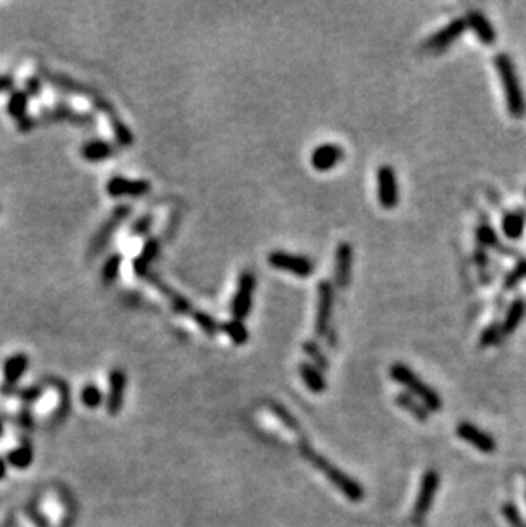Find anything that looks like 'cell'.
I'll list each match as a JSON object with an SVG mask.
<instances>
[{
    "label": "cell",
    "instance_id": "obj_1",
    "mask_svg": "<svg viewBox=\"0 0 526 527\" xmlns=\"http://www.w3.org/2000/svg\"><path fill=\"white\" fill-rule=\"evenodd\" d=\"M299 452L311 466H315L319 473L325 474V478L328 480L338 492L344 497H347L351 502H362L364 500V488L362 485L358 481L352 480L351 476H347L345 473H342L337 466H333L330 461H326L323 456H319L318 452H315L310 447V444L306 442V438H301L299 440Z\"/></svg>",
    "mask_w": 526,
    "mask_h": 527
},
{
    "label": "cell",
    "instance_id": "obj_2",
    "mask_svg": "<svg viewBox=\"0 0 526 527\" xmlns=\"http://www.w3.org/2000/svg\"><path fill=\"white\" fill-rule=\"evenodd\" d=\"M499 77H501L504 98H506L507 113L513 118H523L526 115V99L525 92L521 89L520 79H518L516 69L513 60L506 53H499L494 60Z\"/></svg>",
    "mask_w": 526,
    "mask_h": 527
},
{
    "label": "cell",
    "instance_id": "obj_3",
    "mask_svg": "<svg viewBox=\"0 0 526 527\" xmlns=\"http://www.w3.org/2000/svg\"><path fill=\"white\" fill-rule=\"evenodd\" d=\"M389 375H392L393 381L405 386L417 400H421L429 411H441V408H443V400H441L439 394L430 388V386L426 384V382L422 381L410 367H407L405 364H393L392 368H389Z\"/></svg>",
    "mask_w": 526,
    "mask_h": 527
},
{
    "label": "cell",
    "instance_id": "obj_4",
    "mask_svg": "<svg viewBox=\"0 0 526 527\" xmlns=\"http://www.w3.org/2000/svg\"><path fill=\"white\" fill-rule=\"evenodd\" d=\"M130 213H132V206L128 205H119L112 213H109L108 219L99 226V229L96 231L93 239H91L89 246H87V253H86L87 260L89 261L94 260L96 256H99V254L105 251L106 246L109 244L112 238L116 234V231H119V227L128 219V217H130Z\"/></svg>",
    "mask_w": 526,
    "mask_h": 527
},
{
    "label": "cell",
    "instance_id": "obj_5",
    "mask_svg": "<svg viewBox=\"0 0 526 527\" xmlns=\"http://www.w3.org/2000/svg\"><path fill=\"white\" fill-rule=\"evenodd\" d=\"M256 276L252 270H245L239 274L236 292H234L233 301H231V314L233 319L243 321L249 316L253 307V296H255Z\"/></svg>",
    "mask_w": 526,
    "mask_h": 527
},
{
    "label": "cell",
    "instance_id": "obj_6",
    "mask_svg": "<svg viewBox=\"0 0 526 527\" xmlns=\"http://www.w3.org/2000/svg\"><path fill=\"white\" fill-rule=\"evenodd\" d=\"M316 318H315V334L318 338H326V334L332 330V314H333V285L330 280H322L316 289Z\"/></svg>",
    "mask_w": 526,
    "mask_h": 527
},
{
    "label": "cell",
    "instance_id": "obj_7",
    "mask_svg": "<svg viewBox=\"0 0 526 527\" xmlns=\"http://www.w3.org/2000/svg\"><path fill=\"white\" fill-rule=\"evenodd\" d=\"M439 474L434 470L426 471L424 476H422L417 500H415L414 510H412V522L417 527L424 526L426 517H428L430 507H432L434 497H436L437 488H439Z\"/></svg>",
    "mask_w": 526,
    "mask_h": 527
},
{
    "label": "cell",
    "instance_id": "obj_8",
    "mask_svg": "<svg viewBox=\"0 0 526 527\" xmlns=\"http://www.w3.org/2000/svg\"><path fill=\"white\" fill-rule=\"evenodd\" d=\"M38 118L40 125H50V123H58V121H67V123L77 125V127L82 128H91L94 127L96 120L91 113H79L76 109L71 108L67 102H58V105L51 106V108H45L40 111Z\"/></svg>",
    "mask_w": 526,
    "mask_h": 527
},
{
    "label": "cell",
    "instance_id": "obj_9",
    "mask_svg": "<svg viewBox=\"0 0 526 527\" xmlns=\"http://www.w3.org/2000/svg\"><path fill=\"white\" fill-rule=\"evenodd\" d=\"M268 265L275 270L287 271V274H292L299 278H308L315 271V263L310 258L287 251H272L268 254Z\"/></svg>",
    "mask_w": 526,
    "mask_h": 527
},
{
    "label": "cell",
    "instance_id": "obj_10",
    "mask_svg": "<svg viewBox=\"0 0 526 527\" xmlns=\"http://www.w3.org/2000/svg\"><path fill=\"white\" fill-rule=\"evenodd\" d=\"M378 178V202L385 210H393L398 205L400 193H398V181H396V172L392 166L383 164L376 172Z\"/></svg>",
    "mask_w": 526,
    "mask_h": 527
},
{
    "label": "cell",
    "instance_id": "obj_11",
    "mask_svg": "<svg viewBox=\"0 0 526 527\" xmlns=\"http://www.w3.org/2000/svg\"><path fill=\"white\" fill-rule=\"evenodd\" d=\"M29 367V359L26 353H14L9 359L3 362V386L2 393L3 396H10V394H16L17 382L21 381V377L26 374Z\"/></svg>",
    "mask_w": 526,
    "mask_h": 527
},
{
    "label": "cell",
    "instance_id": "obj_12",
    "mask_svg": "<svg viewBox=\"0 0 526 527\" xmlns=\"http://www.w3.org/2000/svg\"><path fill=\"white\" fill-rule=\"evenodd\" d=\"M352 260H354V251H352V244L347 241H342L337 246L335 251V271L333 280L335 285L340 290H345L351 283L352 276Z\"/></svg>",
    "mask_w": 526,
    "mask_h": 527
},
{
    "label": "cell",
    "instance_id": "obj_13",
    "mask_svg": "<svg viewBox=\"0 0 526 527\" xmlns=\"http://www.w3.org/2000/svg\"><path fill=\"white\" fill-rule=\"evenodd\" d=\"M40 73H42L43 80H46L48 84H51V86L57 87V89L69 92V94H79L82 96V98L89 99V101L91 98L96 94L93 87L86 86V84L79 82V80L72 79V77L64 75V73H55L51 72V70H48L46 67H40Z\"/></svg>",
    "mask_w": 526,
    "mask_h": 527
},
{
    "label": "cell",
    "instance_id": "obj_14",
    "mask_svg": "<svg viewBox=\"0 0 526 527\" xmlns=\"http://www.w3.org/2000/svg\"><path fill=\"white\" fill-rule=\"evenodd\" d=\"M106 191L109 197H143L150 191V183L146 179H128L123 176H113L106 183Z\"/></svg>",
    "mask_w": 526,
    "mask_h": 527
},
{
    "label": "cell",
    "instance_id": "obj_15",
    "mask_svg": "<svg viewBox=\"0 0 526 527\" xmlns=\"http://www.w3.org/2000/svg\"><path fill=\"white\" fill-rule=\"evenodd\" d=\"M466 29V21L465 17H458V19L451 21L450 24L444 26L443 29L434 33L430 38L426 39L424 48H428L430 51H443L446 50L455 39H458L463 35V31Z\"/></svg>",
    "mask_w": 526,
    "mask_h": 527
},
{
    "label": "cell",
    "instance_id": "obj_16",
    "mask_svg": "<svg viewBox=\"0 0 526 527\" xmlns=\"http://www.w3.org/2000/svg\"><path fill=\"white\" fill-rule=\"evenodd\" d=\"M456 434L462 440L468 442L472 444L473 447L478 449L484 454H492V452L498 449V442L494 440V437L489 436L487 432L480 430L478 427L472 425L468 422H462L458 427H456Z\"/></svg>",
    "mask_w": 526,
    "mask_h": 527
},
{
    "label": "cell",
    "instance_id": "obj_17",
    "mask_svg": "<svg viewBox=\"0 0 526 527\" xmlns=\"http://www.w3.org/2000/svg\"><path fill=\"white\" fill-rule=\"evenodd\" d=\"M345 157L344 149L337 143H322L311 152V166L315 171L326 172L337 168L338 162Z\"/></svg>",
    "mask_w": 526,
    "mask_h": 527
},
{
    "label": "cell",
    "instance_id": "obj_18",
    "mask_svg": "<svg viewBox=\"0 0 526 527\" xmlns=\"http://www.w3.org/2000/svg\"><path fill=\"white\" fill-rule=\"evenodd\" d=\"M48 386H51L53 389L58 391V407L55 415L51 416L50 425L51 427H58L67 420L69 413L72 410V396H71V388H69L67 382L60 377H53V375H48V377L43 379Z\"/></svg>",
    "mask_w": 526,
    "mask_h": 527
},
{
    "label": "cell",
    "instance_id": "obj_19",
    "mask_svg": "<svg viewBox=\"0 0 526 527\" xmlns=\"http://www.w3.org/2000/svg\"><path fill=\"white\" fill-rule=\"evenodd\" d=\"M127 388V375L121 368H113L108 375V396H106V410L109 415H119L123 407V394Z\"/></svg>",
    "mask_w": 526,
    "mask_h": 527
},
{
    "label": "cell",
    "instance_id": "obj_20",
    "mask_svg": "<svg viewBox=\"0 0 526 527\" xmlns=\"http://www.w3.org/2000/svg\"><path fill=\"white\" fill-rule=\"evenodd\" d=\"M161 251V241L157 238L147 239L146 244H143L142 251L135 256L134 260V274L137 276H149L150 267H152L154 260L157 258V254Z\"/></svg>",
    "mask_w": 526,
    "mask_h": 527
},
{
    "label": "cell",
    "instance_id": "obj_21",
    "mask_svg": "<svg viewBox=\"0 0 526 527\" xmlns=\"http://www.w3.org/2000/svg\"><path fill=\"white\" fill-rule=\"evenodd\" d=\"M465 21H466V26H470V29L475 33L477 38L480 39L484 45L487 46L494 45L498 35H496L494 28H492V24L489 23V19L484 16V14L477 12V10H472V12L466 14Z\"/></svg>",
    "mask_w": 526,
    "mask_h": 527
},
{
    "label": "cell",
    "instance_id": "obj_22",
    "mask_svg": "<svg viewBox=\"0 0 526 527\" xmlns=\"http://www.w3.org/2000/svg\"><path fill=\"white\" fill-rule=\"evenodd\" d=\"M116 156V147L106 140H89L80 147V157L87 162H101Z\"/></svg>",
    "mask_w": 526,
    "mask_h": 527
},
{
    "label": "cell",
    "instance_id": "obj_23",
    "mask_svg": "<svg viewBox=\"0 0 526 527\" xmlns=\"http://www.w3.org/2000/svg\"><path fill=\"white\" fill-rule=\"evenodd\" d=\"M149 280L154 283V287H156V289L159 290V292L163 294L164 297H168L169 304H171V307H173V311L178 312V314H183V316H186V314L191 316V312H193L195 309H193V305L190 304L189 298L183 297L182 294H178V292H175V290L169 289L166 283H164L161 278H157V276H154V275L149 274Z\"/></svg>",
    "mask_w": 526,
    "mask_h": 527
},
{
    "label": "cell",
    "instance_id": "obj_24",
    "mask_svg": "<svg viewBox=\"0 0 526 527\" xmlns=\"http://www.w3.org/2000/svg\"><path fill=\"white\" fill-rule=\"evenodd\" d=\"M297 370H299L301 379L306 384V388L311 391V393H323L326 389V381L325 375H323L322 370H318L313 364L308 362H301L297 366Z\"/></svg>",
    "mask_w": 526,
    "mask_h": 527
},
{
    "label": "cell",
    "instance_id": "obj_25",
    "mask_svg": "<svg viewBox=\"0 0 526 527\" xmlns=\"http://www.w3.org/2000/svg\"><path fill=\"white\" fill-rule=\"evenodd\" d=\"M395 401H396V404H398V407H402L403 410L410 413V415L414 416V418H417L419 422H428L429 420L430 411L428 410V408H426V404L422 403L421 400H417V398L412 396V394H408V393L396 394Z\"/></svg>",
    "mask_w": 526,
    "mask_h": 527
},
{
    "label": "cell",
    "instance_id": "obj_26",
    "mask_svg": "<svg viewBox=\"0 0 526 527\" xmlns=\"http://www.w3.org/2000/svg\"><path fill=\"white\" fill-rule=\"evenodd\" d=\"M525 224H526V215L525 212H521V210L506 213L502 219L504 234H506L509 239H514V241H516V239H520L521 235H523Z\"/></svg>",
    "mask_w": 526,
    "mask_h": 527
},
{
    "label": "cell",
    "instance_id": "obj_27",
    "mask_svg": "<svg viewBox=\"0 0 526 527\" xmlns=\"http://www.w3.org/2000/svg\"><path fill=\"white\" fill-rule=\"evenodd\" d=\"M29 96L23 91H12V94L7 99V113L10 118L16 121H21L23 118L28 116V106H29Z\"/></svg>",
    "mask_w": 526,
    "mask_h": 527
},
{
    "label": "cell",
    "instance_id": "obj_28",
    "mask_svg": "<svg viewBox=\"0 0 526 527\" xmlns=\"http://www.w3.org/2000/svg\"><path fill=\"white\" fill-rule=\"evenodd\" d=\"M525 309H526L525 298H516V301L511 304L509 311H507L506 318H504V323L501 324L502 334H511L518 326H520L521 319H523L525 316Z\"/></svg>",
    "mask_w": 526,
    "mask_h": 527
},
{
    "label": "cell",
    "instance_id": "obj_29",
    "mask_svg": "<svg viewBox=\"0 0 526 527\" xmlns=\"http://www.w3.org/2000/svg\"><path fill=\"white\" fill-rule=\"evenodd\" d=\"M33 458H35V452H33V444L31 442L24 440L23 444L19 445V447L9 452V456H7V461H9L10 466L16 467V470H26V467L31 466Z\"/></svg>",
    "mask_w": 526,
    "mask_h": 527
},
{
    "label": "cell",
    "instance_id": "obj_30",
    "mask_svg": "<svg viewBox=\"0 0 526 527\" xmlns=\"http://www.w3.org/2000/svg\"><path fill=\"white\" fill-rule=\"evenodd\" d=\"M220 331H224L234 345H245L249 340V331L246 330L243 321H238V319H231V321L220 324Z\"/></svg>",
    "mask_w": 526,
    "mask_h": 527
},
{
    "label": "cell",
    "instance_id": "obj_31",
    "mask_svg": "<svg viewBox=\"0 0 526 527\" xmlns=\"http://www.w3.org/2000/svg\"><path fill=\"white\" fill-rule=\"evenodd\" d=\"M121 261H123V256H121L120 253H113L112 256H108V260L103 263L101 280L105 285H109V283H113L116 278H119Z\"/></svg>",
    "mask_w": 526,
    "mask_h": 527
},
{
    "label": "cell",
    "instance_id": "obj_32",
    "mask_svg": "<svg viewBox=\"0 0 526 527\" xmlns=\"http://www.w3.org/2000/svg\"><path fill=\"white\" fill-rule=\"evenodd\" d=\"M303 350H304V353H306V355L313 360V362H315V367L318 368V370L323 372L330 367L328 359H326L325 353H323V350H322V346L318 345V341L316 340L304 341Z\"/></svg>",
    "mask_w": 526,
    "mask_h": 527
},
{
    "label": "cell",
    "instance_id": "obj_33",
    "mask_svg": "<svg viewBox=\"0 0 526 527\" xmlns=\"http://www.w3.org/2000/svg\"><path fill=\"white\" fill-rule=\"evenodd\" d=\"M191 319H193V321L197 323V326L200 328L205 334H209V337H216L220 331V324L216 321V318L207 314V312L195 309V311L191 312Z\"/></svg>",
    "mask_w": 526,
    "mask_h": 527
},
{
    "label": "cell",
    "instance_id": "obj_34",
    "mask_svg": "<svg viewBox=\"0 0 526 527\" xmlns=\"http://www.w3.org/2000/svg\"><path fill=\"white\" fill-rule=\"evenodd\" d=\"M103 400H105V394L96 384L84 386L82 391H80V403L89 410H96L103 403Z\"/></svg>",
    "mask_w": 526,
    "mask_h": 527
},
{
    "label": "cell",
    "instance_id": "obj_35",
    "mask_svg": "<svg viewBox=\"0 0 526 527\" xmlns=\"http://www.w3.org/2000/svg\"><path fill=\"white\" fill-rule=\"evenodd\" d=\"M109 127H112L113 135H115L116 143L120 147H130L134 143V134H132L130 128L127 127V123L121 121V118H115V120L109 121Z\"/></svg>",
    "mask_w": 526,
    "mask_h": 527
},
{
    "label": "cell",
    "instance_id": "obj_36",
    "mask_svg": "<svg viewBox=\"0 0 526 527\" xmlns=\"http://www.w3.org/2000/svg\"><path fill=\"white\" fill-rule=\"evenodd\" d=\"M270 408H272V413H274L275 416H279V420H281V422L284 423L287 429L292 430L294 434H297V436H299V440H301V438L306 437V436H303V430H301V427H299V423H297V420L294 418V416L290 415V413L287 411L286 408L282 407V404L272 403Z\"/></svg>",
    "mask_w": 526,
    "mask_h": 527
},
{
    "label": "cell",
    "instance_id": "obj_37",
    "mask_svg": "<svg viewBox=\"0 0 526 527\" xmlns=\"http://www.w3.org/2000/svg\"><path fill=\"white\" fill-rule=\"evenodd\" d=\"M24 510H26V514L29 515V519L35 522L36 527H50V522L46 521V517L42 514V512H40V508H38V497H36V499H33L31 502H28V505L24 507Z\"/></svg>",
    "mask_w": 526,
    "mask_h": 527
},
{
    "label": "cell",
    "instance_id": "obj_38",
    "mask_svg": "<svg viewBox=\"0 0 526 527\" xmlns=\"http://www.w3.org/2000/svg\"><path fill=\"white\" fill-rule=\"evenodd\" d=\"M152 224H154V215L146 213V215H142L141 219H137L134 224H132L130 235L132 238H141V235H146L147 232L150 231V227H152Z\"/></svg>",
    "mask_w": 526,
    "mask_h": 527
},
{
    "label": "cell",
    "instance_id": "obj_39",
    "mask_svg": "<svg viewBox=\"0 0 526 527\" xmlns=\"http://www.w3.org/2000/svg\"><path fill=\"white\" fill-rule=\"evenodd\" d=\"M502 515L511 527H525L520 510L513 502H506L502 505Z\"/></svg>",
    "mask_w": 526,
    "mask_h": 527
},
{
    "label": "cell",
    "instance_id": "obj_40",
    "mask_svg": "<svg viewBox=\"0 0 526 527\" xmlns=\"http://www.w3.org/2000/svg\"><path fill=\"white\" fill-rule=\"evenodd\" d=\"M501 337H504L501 326H499V324H491V326H489L487 330L482 333L480 346H492V345L499 343Z\"/></svg>",
    "mask_w": 526,
    "mask_h": 527
},
{
    "label": "cell",
    "instance_id": "obj_41",
    "mask_svg": "<svg viewBox=\"0 0 526 527\" xmlns=\"http://www.w3.org/2000/svg\"><path fill=\"white\" fill-rule=\"evenodd\" d=\"M42 394H43V388L40 384H36V386H29V388H24V389H17L16 396L19 398L24 404H33L42 398Z\"/></svg>",
    "mask_w": 526,
    "mask_h": 527
},
{
    "label": "cell",
    "instance_id": "obj_42",
    "mask_svg": "<svg viewBox=\"0 0 526 527\" xmlns=\"http://www.w3.org/2000/svg\"><path fill=\"white\" fill-rule=\"evenodd\" d=\"M477 239L485 246H491V248L501 249V242L496 238V232L491 229L489 226H480L477 229Z\"/></svg>",
    "mask_w": 526,
    "mask_h": 527
},
{
    "label": "cell",
    "instance_id": "obj_43",
    "mask_svg": "<svg viewBox=\"0 0 526 527\" xmlns=\"http://www.w3.org/2000/svg\"><path fill=\"white\" fill-rule=\"evenodd\" d=\"M523 278H526V261L521 260L520 263L516 265V268L507 275L506 282H504V287H506V289H513V287L518 285V283H520Z\"/></svg>",
    "mask_w": 526,
    "mask_h": 527
},
{
    "label": "cell",
    "instance_id": "obj_44",
    "mask_svg": "<svg viewBox=\"0 0 526 527\" xmlns=\"http://www.w3.org/2000/svg\"><path fill=\"white\" fill-rule=\"evenodd\" d=\"M43 91V82L40 77H28L24 84V92L29 98H38Z\"/></svg>",
    "mask_w": 526,
    "mask_h": 527
},
{
    "label": "cell",
    "instance_id": "obj_45",
    "mask_svg": "<svg viewBox=\"0 0 526 527\" xmlns=\"http://www.w3.org/2000/svg\"><path fill=\"white\" fill-rule=\"evenodd\" d=\"M16 127H17V130L21 132V134H28V132L35 130L36 127H40L38 118H36V116H26L21 121H17Z\"/></svg>",
    "mask_w": 526,
    "mask_h": 527
},
{
    "label": "cell",
    "instance_id": "obj_46",
    "mask_svg": "<svg viewBox=\"0 0 526 527\" xmlns=\"http://www.w3.org/2000/svg\"><path fill=\"white\" fill-rule=\"evenodd\" d=\"M17 423H19V425L23 427V429H26V430H33V429H35V418H33L31 411L26 410V408H24L23 411L19 413V415H17Z\"/></svg>",
    "mask_w": 526,
    "mask_h": 527
},
{
    "label": "cell",
    "instance_id": "obj_47",
    "mask_svg": "<svg viewBox=\"0 0 526 527\" xmlns=\"http://www.w3.org/2000/svg\"><path fill=\"white\" fill-rule=\"evenodd\" d=\"M14 80L12 75H0V92H10L14 89Z\"/></svg>",
    "mask_w": 526,
    "mask_h": 527
},
{
    "label": "cell",
    "instance_id": "obj_48",
    "mask_svg": "<svg viewBox=\"0 0 526 527\" xmlns=\"http://www.w3.org/2000/svg\"><path fill=\"white\" fill-rule=\"evenodd\" d=\"M6 474H7V464H6V461L0 458V480H3V478H6Z\"/></svg>",
    "mask_w": 526,
    "mask_h": 527
},
{
    "label": "cell",
    "instance_id": "obj_49",
    "mask_svg": "<svg viewBox=\"0 0 526 527\" xmlns=\"http://www.w3.org/2000/svg\"><path fill=\"white\" fill-rule=\"evenodd\" d=\"M2 527H16V517H14V515H9V517L6 519V522H3Z\"/></svg>",
    "mask_w": 526,
    "mask_h": 527
},
{
    "label": "cell",
    "instance_id": "obj_50",
    "mask_svg": "<svg viewBox=\"0 0 526 527\" xmlns=\"http://www.w3.org/2000/svg\"><path fill=\"white\" fill-rule=\"evenodd\" d=\"M3 430H6V425H3V420H2V418H0V437H2V434H3Z\"/></svg>",
    "mask_w": 526,
    "mask_h": 527
},
{
    "label": "cell",
    "instance_id": "obj_51",
    "mask_svg": "<svg viewBox=\"0 0 526 527\" xmlns=\"http://www.w3.org/2000/svg\"><path fill=\"white\" fill-rule=\"evenodd\" d=\"M525 527H526V526H525Z\"/></svg>",
    "mask_w": 526,
    "mask_h": 527
}]
</instances>
